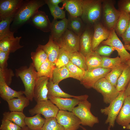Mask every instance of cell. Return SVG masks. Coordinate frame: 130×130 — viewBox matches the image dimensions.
Returning <instances> with one entry per match:
<instances>
[{"mask_svg":"<svg viewBox=\"0 0 130 130\" xmlns=\"http://www.w3.org/2000/svg\"><path fill=\"white\" fill-rule=\"evenodd\" d=\"M46 3L45 0H30L23 1L16 14L12 25L16 29L28 22L31 18Z\"/></svg>","mask_w":130,"mask_h":130,"instance_id":"cell-1","label":"cell"},{"mask_svg":"<svg viewBox=\"0 0 130 130\" xmlns=\"http://www.w3.org/2000/svg\"><path fill=\"white\" fill-rule=\"evenodd\" d=\"M32 63L29 67L22 66L15 69V75L20 77L24 84L25 90L24 94L30 101L33 98L34 90L38 78L37 71Z\"/></svg>","mask_w":130,"mask_h":130,"instance_id":"cell-2","label":"cell"},{"mask_svg":"<svg viewBox=\"0 0 130 130\" xmlns=\"http://www.w3.org/2000/svg\"><path fill=\"white\" fill-rule=\"evenodd\" d=\"M102 0H82L83 12L81 18L87 26H93L100 21Z\"/></svg>","mask_w":130,"mask_h":130,"instance_id":"cell-3","label":"cell"},{"mask_svg":"<svg viewBox=\"0 0 130 130\" xmlns=\"http://www.w3.org/2000/svg\"><path fill=\"white\" fill-rule=\"evenodd\" d=\"M115 1L102 0L100 21L108 30L114 29L120 11L115 7Z\"/></svg>","mask_w":130,"mask_h":130,"instance_id":"cell-4","label":"cell"},{"mask_svg":"<svg viewBox=\"0 0 130 130\" xmlns=\"http://www.w3.org/2000/svg\"><path fill=\"white\" fill-rule=\"evenodd\" d=\"M78 105L72 112L80 119L82 125L92 127L95 124L99 123L98 117L91 113V104L87 99L81 100Z\"/></svg>","mask_w":130,"mask_h":130,"instance_id":"cell-5","label":"cell"},{"mask_svg":"<svg viewBox=\"0 0 130 130\" xmlns=\"http://www.w3.org/2000/svg\"><path fill=\"white\" fill-rule=\"evenodd\" d=\"M124 91L120 92L117 97L108 106L100 109L102 114L107 116L105 124H109L111 127H114L116 119L123 104L125 98Z\"/></svg>","mask_w":130,"mask_h":130,"instance_id":"cell-6","label":"cell"},{"mask_svg":"<svg viewBox=\"0 0 130 130\" xmlns=\"http://www.w3.org/2000/svg\"><path fill=\"white\" fill-rule=\"evenodd\" d=\"M93 88L101 94L104 102L106 104H110L117 97L120 92L104 78L97 82Z\"/></svg>","mask_w":130,"mask_h":130,"instance_id":"cell-7","label":"cell"},{"mask_svg":"<svg viewBox=\"0 0 130 130\" xmlns=\"http://www.w3.org/2000/svg\"><path fill=\"white\" fill-rule=\"evenodd\" d=\"M59 110L50 100H48L37 102L36 105L29 109V112L32 116L37 114H42L46 119L56 117Z\"/></svg>","mask_w":130,"mask_h":130,"instance_id":"cell-8","label":"cell"},{"mask_svg":"<svg viewBox=\"0 0 130 130\" xmlns=\"http://www.w3.org/2000/svg\"><path fill=\"white\" fill-rule=\"evenodd\" d=\"M103 45L110 46L115 48L120 56L121 63H124L130 59V54L125 48L124 45L118 38L115 29L110 30V34L108 38L103 41Z\"/></svg>","mask_w":130,"mask_h":130,"instance_id":"cell-9","label":"cell"},{"mask_svg":"<svg viewBox=\"0 0 130 130\" xmlns=\"http://www.w3.org/2000/svg\"><path fill=\"white\" fill-rule=\"evenodd\" d=\"M79 37L67 29L62 36L58 44L60 48L70 52L79 51Z\"/></svg>","mask_w":130,"mask_h":130,"instance_id":"cell-10","label":"cell"},{"mask_svg":"<svg viewBox=\"0 0 130 130\" xmlns=\"http://www.w3.org/2000/svg\"><path fill=\"white\" fill-rule=\"evenodd\" d=\"M56 118L65 130H77L81 124L80 120L72 112L59 110Z\"/></svg>","mask_w":130,"mask_h":130,"instance_id":"cell-11","label":"cell"},{"mask_svg":"<svg viewBox=\"0 0 130 130\" xmlns=\"http://www.w3.org/2000/svg\"><path fill=\"white\" fill-rule=\"evenodd\" d=\"M111 70L101 67L90 71H85L83 78L80 81V84L87 89L93 88L97 82L104 78Z\"/></svg>","mask_w":130,"mask_h":130,"instance_id":"cell-12","label":"cell"},{"mask_svg":"<svg viewBox=\"0 0 130 130\" xmlns=\"http://www.w3.org/2000/svg\"><path fill=\"white\" fill-rule=\"evenodd\" d=\"M23 0H0V20L15 16L22 5Z\"/></svg>","mask_w":130,"mask_h":130,"instance_id":"cell-13","label":"cell"},{"mask_svg":"<svg viewBox=\"0 0 130 130\" xmlns=\"http://www.w3.org/2000/svg\"><path fill=\"white\" fill-rule=\"evenodd\" d=\"M94 31L93 26L86 25L80 36L79 52L85 57L92 51V41Z\"/></svg>","mask_w":130,"mask_h":130,"instance_id":"cell-14","label":"cell"},{"mask_svg":"<svg viewBox=\"0 0 130 130\" xmlns=\"http://www.w3.org/2000/svg\"><path fill=\"white\" fill-rule=\"evenodd\" d=\"M94 33L92 41V51H95L100 44L109 37L110 32L105 27L100 21L97 22L93 26Z\"/></svg>","mask_w":130,"mask_h":130,"instance_id":"cell-15","label":"cell"},{"mask_svg":"<svg viewBox=\"0 0 130 130\" xmlns=\"http://www.w3.org/2000/svg\"><path fill=\"white\" fill-rule=\"evenodd\" d=\"M28 21L35 27L43 32H51V22L48 16L44 11L38 10Z\"/></svg>","mask_w":130,"mask_h":130,"instance_id":"cell-16","label":"cell"},{"mask_svg":"<svg viewBox=\"0 0 130 130\" xmlns=\"http://www.w3.org/2000/svg\"><path fill=\"white\" fill-rule=\"evenodd\" d=\"M49 79L45 77L37 78L33 93V98L37 102L48 100L47 84Z\"/></svg>","mask_w":130,"mask_h":130,"instance_id":"cell-17","label":"cell"},{"mask_svg":"<svg viewBox=\"0 0 130 130\" xmlns=\"http://www.w3.org/2000/svg\"><path fill=\"white\" fill-rule=\"evenodd\" d=\"M48 99L58 108L60 110L72 112L75 106L78 105L81 100L75 98H61L48 96Z\"/></svg>","mask_w":130,"mask_h":130,"instance_id":"cell-18","label":"cell"},{"mask_svg":"<svg viewBox=\"0 0 130 130\" xmlns=\"http://www.w3.org/2000/svg\"><path fill=\"white\" fill-rule=\"evenodd\" d=\"M38 46L45 52L49 60L55 65L60 48L58 44L53 40L51 35H50L49 40L46 44H39Z\"/></svg>","mask_w":130,"mask_h":130,"instance_id":"cell-19","label":"cell"},{"mask_svg":"<svg viewBox=\"0 0 130 130\" xmlns=\"http://www.w3.org/2000/svg\"><path fill=\"white\" fill-rule=\"evenodd\" d=\"M23 91H16L10 87L0 71V96L3 99L7 101L15 98H19L23 96Z\"/></svg>","mask_w":130,"mask_h":130,"instance_id":"cell-20","label":"cell"},{"mask_svg":"<svg viewBox=\"0 0 130 130\" xmlns=\"http://www.w3.org/2000/svg\"><path fill=\"white\" fill-rule=\"evenodd\" d=\"M58 84L54 83L52 79H49L47 84L48 96L61 98H75L81 100L87 99L89 96L87 95L80 96L72 95L63 91Z\"/></svg>","mask_w":130,"mask_h":130,"instance_id":"cell-21","label":"cell"},{"mask_svg":"<svg viewBox=\"0 0 130 130\" xmlns=\"http://www.w3.org/2000/svg\"><path fill=\"white\" fill-rule=\"evenodd\" d=\"M68 23V20L66 18L59 21L53 19L52 21L50 35L53 40L57 43L67 29Z\"/></svg>","mask_w":130,"mask_h":130,"instance_id":"cell-22","label":"cell"},{"mask_svg":"<svg viewBox=\"0 0 130 130\" xmlns=\"http://www.w3.org/2000/svg\"><path fill=\"white\" fill-rule=\"evenodd\" d=\"M21 37H6L0 40V51L13 53L22 48L20 41Z\"/></svg>","mask_w":130,"mask_h":130,"instance_id":"cell-23","label":"cell"},{"mask_svg":"<svg viewBox=\"0 0 130 130\" xmlns=\"http://www.w3.org/2000/svg\"><path fill=\"white\" fill-rule=\"evenodd\" d=\"M116 121L117 124L124 128L130 124V96L125 97Z\"/></svg>","mask_w":130,"mask_h":130,"instance_id":"cell-24","label":"cell"},{"mask_svg":"<svg viewBox=\"0 0 130 130\" xmlns=\"http://www.w3.org/2000/svg\"><path fill=\"white\" fill-rule=\"evenodd\" d=\"M63 7L71 16L81 17L83 12L82 0H64Z\"/></svg>","mask_w":130,"mask_h":130,"instance_id":"cell-25","label":"cell"},{"mask_svg":"<svg viewBox=\"0 0 130 130\" xmlns=\"http://www.w3.org/2000/svg\"><path fill=\"white\" fill-rule=\"evenodd\" d=\"M30 100L24 95L19 98H13L6 101L11 111L23 112L24 108L29 104Z\"/></svg>","mask_w":130,"mask_h":130,"instance_id":"cell-26","label":"cell"},{"mask_svg":"<svg viewBox=\"0 0 130 130\" xmlns=\"http://www.w3.org/2000/svg\"><path fill=\"white\" fill-rule=\"evenodd\" d=\"M67 29L80 36L83 32L86 25L81 17H72L68 15Z\"/></svg>","mask_w":130,"mask_h":130,"instance_id":"cell-27","label":"cell"},{"mask_svg":"<svg viewBox=\"0 0 130 130\" xmlns=\"http://www.w3.org/2000/svg\"><path fill=\"white\" fill-rule=\"evenodd\" d=\"M121 13L114 28L117 35L121 37L128 26L130 20V14L123 11Z\"/></svg>","mask_w":130,"mask_h":130,"instance_id":"cell-28","label":"cell"},{"mask_svg":"<svg viewBox=\"0 0 130 130\" xmlns=\"http://www.w3.org/2000/svg\"><path fill=\"white\" fill-rule=\"evenodd\" d=\"M87 70L90 71L101 67L103 63L102 57L96 51H92L85 57Z\"/></svg>","mask_w":130,"mask_h":130,"instance_id":"cell-29","label":"cell"},{"mask_svg":"<svg viewBox=\"0 0 130 130\" xmlns=\"http://www.w3.org/2000/svg\"><path fill=\"white\" fill-rule=\"evenodd\" d=\"M45 121V119L38 114L32 117H26L24 120L26 125L32 130H41Z\"/></svg>","mask_w":130,"mask_h":130,"instance_id":"cell-30","label":"cell"},{"mask_svg":"<svg viewBox=\"0 0 130 130\" xmlns=\"http://www.w3.org/2000/svg\"><path fill=\"white\" fill-rule=\"evenodd\" d=\"M32 63L36 71L38 72L41 65L48 59L47 56L45 52L38 47L35 52L31 53Z\"/></svg>","mask_w":130,"mask_h":130,"instance_id":"cell-31","label":"cell"},{"mask_svg":"<svg viewBox=\"0 0 130 130\" xmlns=\"http://www.w3.org/2000/svg\"><path fill=\"white\" fill-rule=\"evenodd\" d=\"M3 115V117L12 121L21 128L26 126L24 120L26 116L23 112H5Z\"/></svg>","mask_w":130,"mask_h":130,"instance_id":"cell-32","label":"cell"},{"mask_svg":"<svg viewBox=\"0 0 130 130\" xmlns=\"http://www.w3.org/2000/svg\"><path fill=\"white\" fill-rule=\"evenodd\" d=\"M130 81V68L126 65L118 78L116 87L119 92L124 91Z\"/></svg>","mask_w":130,"mask_h":130,"instance_id":"cell-33","label":"cell"},{"mask_svg":"<svg viewBox=\"0 0 130 130\" xmlns=\"http://www.w3.org/2000/svg\"><path fill=\"white\" fill-rule=\"evenodd\" d=\"M126 65L125 63H121L120 65L112 69L104 78L116 87L118 80Z\"/></svg>","mask_w":130,"mask_h":130,"instance_id":"cell-34","label":"cell"},{"mask_svg":"<svg viewBox=\"0 0 130 130\" xmlns=\"http://www.w3.org/2000/svg\"><path fill=\"white\" fill-rule=\"evenodd\" d=\"M15 16H12L0 20V40L6 37H14V32L10 30V25Z\"/></svg>","mask_w":130,"mask_h":130,"instance_id":"cell-35","label":"cell"},{"mask_svg":"<svg viewBox=\"0 0 130 130\" xmlns=\"http://www.w3.org/2000/svg\"><path fill=\"white\" fill-rule=\"evenodd\" d=\"M55 67L54 64L47 59L41 65L37 72L38 78L45 77L52 79L53 71Z\"/></svg>","mask_w":130,"mask_h":130,"instance_id":"cell-36","label":"cell"},{"mask_svg":"<svg viewBox=\"0 0 130 130\" xmlns=\"http://www.w3.org/2000/svg\"><path fill=\"white\" fill-rule=\"evenodd\" d=\"M70 61L81 69L87 70L85 57L79 51L70 53Z\"/></svg>","mask_w":130,"mask_h":130,"instance_id":"cell-37","label":"cell"},{"mask_svg":"<svg viewBox=\"0 0 130 130\" xmlns=\"http://www.w3.org/2000/svg\"><path fill=\"white\" fill-rule=\"evenodd\" d=\"M70 78L69 72L66 66L55 67L53 73L52 80L54 83L58 84L62 80Z\"/></svg>","mask_w":130,"mask_h":130,"instance_id":"cell-38","label":"cell"},{"mask_svg":"<svg viewBox=\"0 0 130 130\" xmlns=\"http://www.w3.org/2000/svg\"><path fill=\"white\" fill-rule=\"evenodd\" d=\"M69 74V77L77 79L81 81L83 79L84 71L70 61L66 66Z\"/></svg>","mask_w":130,"mask_h":130,"instance_id":"cell-39","label":"cell"},{"mask_svg":"<svg viewBox=\"0 0 130 130\" xmlns=\"http://www.w3.org/2000/svg\"><path fill=\"white\" fill-rule=\"evenodd\" d=\"M41 130H65L58 122L56 118L51 117L45 119L44 124Z\"/></svg>","mask_w":130,"mask_h":130,"instance_id":"cell-40","label":"cell"},{"mask_svg":"<svg viewBox=\"0 0 130 130\" xmlns=\"http://www.w3.org/2000/svg\"><path fill=\"white\" fill-rule=\"evenodd\" d=\"M70 52L62 48H60L58 57L55 63V66L60 68L66 66L70 61Z\"/></svg>","mask_w":130,"mask_h":130,"instance_id":"cell-41","label":"cell"},{"mask_svg":"<svg viewBox=\"0 0 130 130\" xmlns=\"http://www.w3.org/2000/svg\"><path fill=\"white\" fill-rule=\"evenodd\" d=\"M103 63L102 68L106 69H112L121 64L120 57L111 58L107 56H102Z\"/></svg>","mask_w":130,"mask_h":130,"instance_id":"cell-42","label":"cell"},{"mask_svg":"<svg viewBox=\"0 0 130 130\" xmlns=\"http://www.w3.org/2000/svg\"><path fill=\"white\" fill-rule=\"evenodd\" d=\"M47 5L54 19H63L66 18L65 11L62 8L60 7L58 5L53 6L49 4Z\"/></svg>","mask_w":130,"mask_h":130,"instance_id":"cell-43","label":"cell"},{"mask_svg":"<svg viewBox=\"0 0 130 130\" xmlns=\"http://www.w3.org/2000/svg\"><path fill=\"white\" fill-rule=\"evenodd\" d=\"M21 128L18 125L3 117L0 130H21Z\"/></svg>","mask_w":130,"mask_h":130,"instance_id":"cell-44","label":"cell"},{"mask_svg":"<svg viewBox=\"0 0 130 130\" xmlns=\"http://www.w3.org/2000/svg\"><path fill=\"white\" fill-rule=\"evenodd\" d=\"M103 45L100 46H99L95 51L100 56H109L113 51L116 50L115 48L110 46Z\"/></svg>","mask_w":130,"mask_h":130,"instance_id":"cell-45","label":"cell"},{"mask_svg":"<svg viewBox=\"0 0 130 130\" xmlns=\"http://www.w3.org/2000/svg\"><path fill=\"white\" fill-rule=\"evenodd\" d=\"M10 53L0 51V69H4L7 68V60Z\"/></svg>","mask_w":130,"mask_h":130,"instance_id":"cell-46","label":"cell"},{"mask_svg":"<svg viewBox=\"0 0 130 130\" xmlns=\"http://www.w3.org/2000/svg\"><path fill=\"white\" fill-rule=\"evenodd\" d=\"M0 71L2 73L7 84L10 85L12 82V77L14 75L13 71L7 68L3 70L0 69Z\"/></svg>","mask_w":130,"mask_h":130,"instance_id":"cell-47","label":"cell"},{"mask_svg":"<svg viewBox=\"0 0 130 130\" xmlns=\"http://www.w3.org/2000/svg\"><path fill=\"white\" fill-rule=\"evenodd\" d=\"M119 10L130 14V0H120L118 1Z\"/></svg>","mask_w":130,"mask_h":130,"instance_id":"cell-48","label":"cell"},{"mask_svg":"<svg viewBox=\"0 0 130 130\" xmlns=\"http://www.w3.org/2000/svg\"><path fill=\"white\" fill-rule=\"evenodd\" d=\"M130 20L127 27L121 37L124 45H130Z\"/></svg>","mask_w":130,"mask_h":130,"instance_id":"cell-49","label":"cell"},{"mask_svg":"<svg viewBox=\"0 0 130 130\" xmlns=\"http://www.w3.org/2000/svg\"><path fill=\"white\" fill-rule=\"evenodd\" d=\"M64 0H46V3L53 6L58 5V4L62 3Z\"/></svg>","mask_w":130,"mask_h":130,"instance_id":"cell-50","label":"cell"},{"mask_svg":"<svg viewBox=\"0 0 130 130\" xmlns=\"http://www.w3.org/2000/svg\"><path fill=\"white\" fill-rule=\"evenodd\" d=\"M124 93L125 97L130 96V81L124 91Z\"/></svg>","mask_w":130,"mask_h":130,"instance_id":"cell-51","label":"cell"},{"mask_svg":"<svg viewBox=\"0 0 130 130\" xmlns=\"http://www.w3.org/2000/svg\"><path fill=\"white\" fill-rule=\"evenodd\" d=\"M124 47L126 50L130 51V45H124Z\"/></svg>","mask_w":130,"mask_h":130,"instance_id":"cell-52","label":"cell"},{"mask_svg":"<svg viewBox=\"0 0 130 130\" xmlns=\"http://www.w3.org/2000/svg\"><path fill=\"white\" fill-rule=\"evenodd\" d=\"M21 130H32L29 128H28L27 126H25L23 128H22Z\"/></svg>","mask_w":130,"mask_h":130,"instance_id":"cell-53","label":"cell"},{"mask_svg":"<svg viewBox=\"0 0 130 130\" xmlns=\"http://www.w3.org/2000/svg\"><path fill=\"white\" fill-rule=\"evenodd\" d=\"M80 127H81V128L83 130H87L85 128L82 126H80ZM110 128L111 127L109 126L107 130H110Z\"/></svg>","mask_w":130,"mask_h":130,"instance_id":"cell-54","label":"cell"},{"mask_svg":"<svg viewBox=\"0 0 130 130\" xmlns=\"http://www.w3.org/2000/svg\"><path fill=\"white\" fill-rule=\"evenodd\" d=\"M125 64L128 66L130 68V59L128 60L125 63Z\"/></svg>","mask_w":130,"mask_h":130,"instance_id":"cell-55","label":"cell"},{"mask_svg":"<svg viewBox=\"0 0 130 130\" xmlns=\"http://www.w3.org/2000/svg\"><path fill=\"white\" fill-rule=\"evenodd\" d=\"M125 128L127 129L130 130V124L126 126Z\"/></svg>","mask_w":130,"mask_h":130,"instance_id":"cell-56","label":"cell"}]
</instances>
